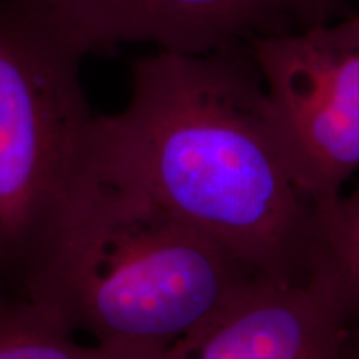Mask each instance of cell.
Segmentation results:
<instances>
[{"label": "cell", "mask_w": 359, "mask_h": 359, "mask_svg": "<svg viewBox=\"0 0 359 359\" xmlns=\"http://www.w3.org/2000/svg\"><path fill=\"white\" fill-rule=\"evenodd\" d=\"M88 155L258 275L294 285L321 278L331 212L246 45L135 62L127 107L95 115Z\"/></svg>", "instance_id": "6da1fadb"}, {"label": "cell", "mask_w": 359, "mask_h": 359, "mask_svg": "<svg viewBox=\"0 0 359 359\" xmlns=\"http://www.w3.org/2000/svg\"><path fill=\"white\" fill-rule=\"evenodd\" d=\"M263 280L88 155L24 302L100 346L158 359Z\"/></svg>", "instance_id": "7a4b0ae2"}, {"label": "cell", "mask_w": 359, "mask_h": 359, "mask_svg": "<svg viewBox=\"0 0 359 359\" xmlns=\"http://www.w3.org/2000/svg\"><path fill=\"white\" fill-rule=\"evenodd\" d=\"M83 55L27 0H0V285L25 299L88 163Z\"/></svg>", "instance_id": "3957f363"}, {"label": "cell", "mask_w": 359, "mask_h": 359, "mask_svg": "<svg viewBox=\"0 0 359 359\" xmlns=\"http://www.w3.org/2000/svg\"><path fill=\"white\" fill-rule=\"evenodd\" d=\"M318 198L333 212L359 170V13L246 43Z\"/></svg>", "instance_id": "277c9868"}, {"label": "cell", "mask_w": 359, "mask_h": 359, "mask_svg": "<svg viewBox=\"0 0 359 359\" xmlns=\"http://www.w3.org/2000/svg\"><path fill=\"white\" fill-rule=\"evenodd\" d=\"M83 57L122 43L210 53L290 32L271 0H27Z\"/></svg>", "instance_id": "5b68a950"}, {"label": "cell", "mask_w": 359, "mask_h": 359, "mask_svg": "<svg viewBox=\"0 0 359 359\" xmlns=\"http://www.w3.org/2000/svg\"><path fill=\"white\" fill-rule=\"evenodd\" d=\"M351 334L325 278L263 280L158 359H336Z\"/></svg>", "instance_id": "8992f818"}, {"label": "cell", "mask_w": 359, "mask_h": 359, "mask_svg": "<svg viewBox=\"0 0 359 359\" xmlns=\"http://www.w3.org/2000/svg\"><path fill=\"white\" fill-rule=\"evenodd\" d=\"M0 359H147L100 346H83L48 313L22 299L0 304Z\"/></svg>", "instance_id": "52a82bcc"}, {"label": "cell", "mask_w": 359, "mask_h": 359, "mask_svg": "<svg viewBox=\"0 0 359 359\" xmlns=\"http://www.w3.org/2000/svg\"><path fill=\"white\" fill-rule=\"evenodd\" d=\"M321 276L333 288L353 333H359V187L341 195L327 218Z\"/></svg>", "instance_id": "ba28073f"}, {"label": "cell", "mask_w": 359, "mask_h": 359, "mask_svg": "<svg viewBox=\"0 0 359 359\" xmlns=\"http://www.w3.org/2000/svg\"><path fill=\"white\" fill-rule=\"evenodd\" d=\"M288 30L333 20L343 0H271Z\"/></svg>", "instance_id": "9c48e42d"}, {"label": "cell", "mask_w": 359, "mask_h": 359, "mask_svg": "<svg viewBox=\"0 0 359 359\" xmlns=\"http://www.w3.org/2000/svg\"><path fill=\"white\" fill-rule=\"evenodd\" d=\"M336 359H359V351L354 348V344L351 343V338H349L346 346L343 348V351L338 354V358Z\"/></svg>", "instance_id": "30bf717a"}, {"label": "cell", "mask_w": 359, "mask_h": 359, "mask_svg": "<svg viewBox=\"0 0 359 359\" xmlns=\"http://www.w3.org/2000/svg\"><path fill=\"white\" fill-rule=\"evenodd\" d=\"M351 343L354 344V348L359 351V333H353L351 334Z\"/></svg>", "instance_id": "8fae6325"}, {"label": "cell", "mask_w": 359, "mask_h": 359, "mask_svg": "<svg viewBox=\"0 0 359 359\" xmlns=\"http://www.w3.org/2000/svg\"><path fill=\"white\" fill-rule=\"evenodd\" d=\"M6 302H11V299L7 298L6 293H4V288H2V285H0V304H2V303H6Z\"/></svg>", "instance_id": "7c38bea8"}, {"label": "cell", "mask_w": 359, "mask_h": 359, "mask_svg": "<svg viewBox=\"0 0 359 359\" xmlns=\"http://www.w3.org/2000/svg\"><path fill=\"white\" fill-rule=\"evenodd\" d=\"M354 2H356V4H358V6H359V0H354Z\"/></svg>", "instance_id": "4fadbf2b"}]
</instances>
